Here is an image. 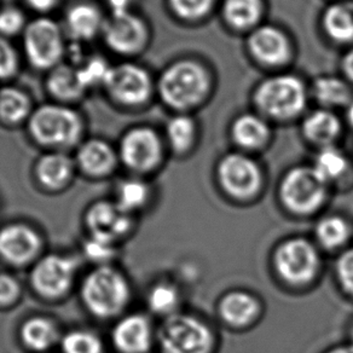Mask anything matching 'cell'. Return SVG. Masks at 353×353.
I'll list each match as a JSON object with an SVG mask.
<instances>
[{
	"instance_id": "obj_10",
	"label": "cell",
	"mask_w": 353,
	"mask_h": 353,
	"mask_svg": "<svg viewBox=\"0 0 353 353\" xmlns=\"http://www.w3.org/2000/svg\"><path fill=\"white\" fill-rule=\"evenodd\" d=\"M86 225L90 236L117 243L132 229V218L117 202L99 201L88 208Z\"/></svg>"
},
{
	"instance_id": "obj_30",
	"label": "cell",
	"mask_w": 353,
	"mask_h": 353,
	"mask_svg": "<svg viewBox=\"0 0 353 353\" xmlns=\"http://www.w3.org/2000/svg\"><path fill=\"white\" fill-rule=\"evenodd\" d=\"M314 96L325 105H343L350 102V88L336 78L319 79L314 83Z\"/></svg>"
},
{
	"instance_id": "obj_26",
	"label": "cell",
	"mask_w": 353,
	"mask_h": 353,
	"mask_svg": "<svg viewBox=\"0 0 353 353\" xmlns=\"http://www.w3.org/2000/svg\"><path fill=\"white\" fill-rule=\"evenodd\" d=\"M324 28L333 39L350 41L353 39V6L336 4L324 14Z\"/></svg>"
},
{
	"instance_id": "obj_19",
	"label": "cell",
	"mask_w": 353,
	"mask_h": 353,
	"mask_svg": "<svg viewBox=\"0 0 353 353\" xmlns=\"http://www.w3.org/2000/svg\"><path fill=\"white\" fill-rule=\"evenodd\" d=\"M73 171V162L67 155L52 152L40 159L35 174L45 189L59 190L68 184Z\"/></svg>"
},
{
	"instance_id": "obj_39",
	"label": "cell",
	"mask_w": 353,
	"mask_h": 353,
	"mask_svg": "<svg viewBox=\"0 0 353 353\" xmlns=\"http://www.w3.org/2000/svg\"><path fill=\"white\" fill-rule=\"evenodd\" d=\"M21 285L15 277L0 274V306H10L20 298Z\"/></svg>"
},
{
	"instance_id": "obj_24",
	"label": "cell",
	"mask_w": 353,
	"mask_h": 353,
	"mask_svg": "<svg viewBox=\"0 0 353 353\" xmlns=\"http://www.w3.org/2000/svg\"><path fill=\"white\" fill-rule=\"evenodd\" d=\"M49 88L51 94L61 99H78L85 90L77 68L65 64L59 65L50 74Z\"/></svg>"
},
{
	"instance_id": "obj_22",
	"label": "cell",
	"mask_w": 353,
	"mask_h": 353,
	"mask_svg": "<svg viewBox=\"0 0 353 353\" xmlns=\"http://www.w3.org/2000/svg\"><path fill=\"white\" fill-rule=\"evenodd\" d=\"M219 309L226 322L232 325H245L258 314V303L250 294L232 292L223 298Z\"/></svg>"
},
{
	"instance_id": "obj_7",
	"label": "cell",
	"mask_w": 353,
	"mask_h": 353,
	"mask_svg": "<svg viewBox=\"0 0 353 353\" xmlns=\"http://www.w3.org/2000/svg\"><path fill=\"white\" fill-rule=\"evenodd\" d=\"M281 194L285 205L290 210L306 213L316 210L323 202L325 182L314 168H294L285 176Z\"/></svg>"
},
{
	"instance_id": "obj_14",
	"label": "cell",
	"mask_w": 353,
	"mask_h": 353,
	"mask_svg": "<svg viewBox=\"0 0 353 353\" xmlns=\"http://www.w3.org/2000/svg\"><path fill=\"white\" fill-rule=\"evenodd\" d=\"M41 245V237L30 226L11 224L0 229V258L9 264H30L39 254Z\"/></svg>"
},
{
	"instance_id": "obj_36",
	"label": "cell",
	"mask_w": 353,
	"mask_h": 353,
	"mask_svg": "<svg viewBox=\"0 0 353 353\" xmlns=\"http://www.w3.org/2000/svg\"><path fill=\"white\" fill-rule=\"evenodd\" d=\"M77 70L83 88H86L88 86H96L99 83L105 85L112 68L109 67L107 61L101 57H94L83 62Z\"/></svg>"
},
{
	"instance_id": "obj_31",
	"label": "cell",
	"mask_w": 353,
	"mask_h": 353,
	"mask_svg": "<svg viewBox=\"0 0 353 353\" xmlns=\"http://www.w3.org/2000/svg\"><path fill=\"white\" fill-rule=\"evenodd\" d=\"M347 166V161L341 152L335 148H324L314 162V170L327 183L341 176Z\"/></svg>"
},
{
	"instance_id": "obj_25",
	"label": "cell",
	"mask_w": 353,
	"mask_h": 353,
	"mask_svg": "<svg viewBox=\"0 0 353 353\" xmlns=\"http://www.w3.org/2000/svg\"><path fill=\"white\" fill-rule=\"evenodd\" d=\"M340 132L338 118L330 112L319 110L305 120L304 133L310 141L319 144H328Z\"/></svg>"
},
{
	"instance_id": "obj_29",
	"label": "cell",
	"mask_w": 353,
	"mask_h": 353,
	"mask_svg": "<svg viewBox=\"0 0 353 353\" xmlns=\"http://www.w3.org/2000/svg\"><path fill=\"white\" fill-rule=\"evenodd\" d=\"M148 197L149 189L145 183L138 179H128L119 185L115 202L123 211L131 213L144 206L148 201Z\"/></svg>"
},
{
	"instance_id": "obj_4",
	"label": "cell",
	"mask_w": 353,
	"mask_h": 353,
	"mask_svg": "<svg viewBox=\"0 0 353 353\" xmlns=\"http://www.w3.org/2000/svg\"><path fill=\"white\" fill-rule=\"evenodd\" d=\"M305 102L304 86L292 75L268 79L255 92V103L272 118H293L304 108Z\"/></svg>"
},
{
	"instance_id": "obj_37",
	"label": "cell",
	"mask_w": 353,
	"mask_h": 353,
	"mask_svg": "<svg viewBox=\"0 0 353 353\" xmlns=\"http://www.w3.org/2000/svg\"><path fill=\"white\" fill-rule=\"evenodd\" d=\"M83 252L88 259L99 265H108L107 261L115 255V243L102 240L94 236H90L83 245Z\"/></svg>"
},
{
	"instance_id": "obj_1",
	"label": "cell",
	"mask_w": 353,
	"mask_h": 353,
	"mask_svg": "<svg viewBox=\"0 0 353 353\" xmlns=\"http://www.w3.org/2000/svg\"><path fill=\"white\" fill-rule=\"evenodd\" d=\"M131 298L126 277L110 265H99L83 280L81 299L86 309L99 319L121 314Z\"/></svg>"
},
{
	"instance_id": "obj_15",
	"label": "cell",
	"mask_w": 353,
	"mask_h": 353,
	"mask_svg": "<svg viewBox=\"0 0 353 353\" xmlns=\"http://www.w3.org/2000/svg\"><path fill=\"white\" fill-rule=\"evenodd\" d=\"M103 32L109 48L119 54L136 52L147 38V30L142 20L130 12L112 16L104 25Z\"/></svg>"
},
{
	"instance_id": "obj_28",
	"label": "cell",
	"mask_w": 353,
	"mask_h": 353,
	"mask_svg": "<svg viewBox=\"0 0 353 353\" xmlns=\"http://www.w3.org/2000/svg\"><path fill=\"white\" fill-rule=\"evenodd\" d=\"M260 0H225L224 16L236 28H248L254 25L260 16Z\"/></svg>"
},
{
	"instance_id": "obj_17",
	"label": "cell",
	"mask_w": 353,
	"mask_h": 353,
	"mask_svg": "<svg viewBox=\"0 0 353 353\" xmlns=\"http://www.w3.org/2000/svg\"><path fill=\"white\" fill-rule=\"evenodd\" d=\"M248 46L255 59L263 63H283L290 54V45L285 34L271 26L255 30L250 34Z\"/></svg>"
},
{
	"instance_id": "obj_45",
	"label": "cell",
	"mask_w": 353,
	"mask_h": 353,
	"mask_svg": "<svg viewBox=\"0 0 353 353\" xmlns=\"http://www.w3.org/2000/svg\"><path fill=\"white\" fill-rule=\"evenodd\" d=\"M343 65L345 73L353 81V49L345 56Z\"/></svg>"
},
{
	"instance_id": "obj_21",
	"label": "cell",
	"mask_w": 353,
	"mask_h": 353,
	"mask_svg": "<svg viewBox=\"0 0 353 353\" xmlns=\"http://www.w3.org/2000/svg\"><path fill=\"white\" fill-rule=\"evenodd\" d=\"M102 27V16L94 6L78 4L67 14V28L74 38L88 40L94 38Z\"/></svg>"
},
{
	"instance_id": "obj_2",
	"label": "cell",
	"mask_w": 353,
	"mask_h": 353,
	"mask_svg": "<svg viewBox=\"0 0 353 353\" xmlns=\"http://www.w3.org/2000/svg\"><path fill=\"white\" fill-rule=\"evenodd\" d=\"M161 97L172 108L185 109L201 101L208 88L206 70L194 61L172 64L159 83Z\"/></svg>"
},
{
	"instance_id": "obj_40",
	"label": "cell",
	"mask_w": 353,
	"mask_h": 353,
	"mask_svg": "<svg viewBox=\"0 0 353 353\" xmlns=\"http://www.w3.org/2000/svg\"><path fill=\"white\" fill-rule=\"evenodd\" d=\"M25 25V17L22 12L14 8L0 11V33L12 35L19 33Z\"/></svg>"
},
{
	"instance_id": "obj_20",
	"label": "cell",
	"mask_w": 353,
	"mask_h": 353,
	"mask_svg": "<svg viewBox=\"0 0 353 353\" xmlns=\"http://www.w3.org/2000/svg\"><path fill=\"white\" fill-rule=\"evenodd\" d=\"M57 325L45 317L27 319L21 328V339L27 347L33 351H46L59 340Z\"/></svg>"
},
{
	"instance_id": "obj_8",
	"label": "cell",
	"mask_w": 353,
	"mask_h": 353,
	"mask_svg": "<svg viewBox=\"0 0 353 353\" xmlns=\"http://www.w3.org/2000/svg\"><path fill=\"white\" fill-rule=\"evenodd\" d=\"M25 50L30 63L40 69L54 67L63 54V39L56 22L38 19L27 26Z\"/></svg>"
},
{
	"instance_id": "obj_18",
	"label": "cell",
	"mask_w": 353,
	"mask_h": 353,
	"mask_svg": "<svg viewBox=\"0 0 353 353\" xmlns=\"http://www.w3.org/2000/svg\"><path fill=\"white\" fill-rule=\"evenodd\" d=\"M78 163L88 176H103L113 171L117 155L108 143L92 139L79 149Z\"/></svg>"
},
{
	"instance_id": "obj_47",
	"label": "cell",
	"mask_w": 353,
	"mask_h": 353,
	"mask_svg": "<svg viewBox=\"0 0 353 353\" xmlns=\"http://www.w3.org/2000/svg\"><path fill=\"white\" fill-rule=\"evenodd\" d=\"M348 121L353 125V103L350 105L347 112Z\"/></svg>"
},
{
	"instance_id": "obj_5",
	"label": "cell",
	"mask_w": 353,
	"mask_h": 353,
	"mask_svg": "<svg viewBox=\"0 0 353 353\" xmlns=\"http://www.w3.org/2000/svg\"><path fill=\"white\" fill-rule=\"evenodd\" d=\"M159 338L165 353H208L211 348V333L206 325L185 314L167 319Z\"/></svg>"
},
{
	"instance_id": "obj_11",
	"label": "cell",
	"mask_w": 353,
	"mask_h": 353,
	"mask_svg": "<svg viewBox=\"0 0 353 353\" xmlns=\"http://www.w3.org/2000/svg\"><path fill=\"white\" fill-rule=\"evenodd\" d=\"M218 174L221 185L232 196L245 199L259 189V168L245 155L230 154L224 157L219 163Z\"/></svg>"
},
{
	"instance_id": "obj_13",
	"label": "cell",
	"mask_w": 353,
	"mask_h": 353,
	"mask_svg": "<svg viewBox=\"0 0 353 353\" xmlns=\"http://www.w3.org/2000/svg\"><path fill=\"white\" fill-rule=\"evenodd\" d=\"M105 86L114 99L125 104L142 103L152 91V81L147 72L130 63L112 68Z\"/></svg>"
},
{
	"instance_id": "obj_12",
	"label": "cell",
	"mask_w": 353,
	"mask_h": 353,
	"mask_svg": "<svg viewBox=\"0 0 353 353\" xmlns=\"http://www.w3.org/2000/svg\"><path fill=\"white\" fill-rule=\"evenodd\" d=\"M120 157L133 171H149L160 161L161 143L150 128H133L121 141Z\"/></svg>"
},
{
	"instance_id": "obj_46",
	"label": "cell",
	"mask_w": 353,
	"mask_h": 353,
	"mask_svg": "<svg viewBox=\"0 0 353 353\" xmlns=\"http://www.w3.org/2000/svg\"><path fill=\"white\" fill-rule=\"evenodd\" d=\"M328 353H353V345H351V346H343V347L335 348V350Z\"/></svg>"
},
{
	"instance_id": "obj_33",
	"label": "cell",
	"mask_w": 353,
	"mask_h": 353,
	"mask_svg": "<svg viewBox=\"0 0 353 353\" xmlns=\"http://www.w3.org/2000/svg\"><path fill=\"white\" fill-rule=\"evenodd\" d=\"M350 229L347 223L339 216H328L317 226V236L322 245L328 248H335L343 245L348 239Z\"/></svg>"
},
{
	"instance_id": "obj_48",
	"label": "cell",
	"mask_w": 353,
	"mask_h": 353,
	"mask_svg": "<svg viewBox=\"0 0 353 353\" xmlns=\"http://www.w3.org/2000/svg\"><path fill=\"white\" fill-rule=\"evenodd\" d=\"M352 338H353V333H352Z\"/></svg>"
},
{
	"instance_id": "obj_34",
	"label": "cell",
	"mask_w": 353,
	"mask_h": 353,
	"mask_svg": "<svg viewBox=\"0 0 353 353\" xmlns=\"http://www.w3.org/2000/svg\"><path fill=\"white\" fill-rule=\"evenodd\" d=\"M178 303V293L173 285L159 283L152 287L148 295L149 307L157 314H168L174 310Z\"/></svg>"
},
{
	"instance_id": "obj_38",
	"label": "cell",
	"mask_w": 353,
	"mask_h": 353,
	"mask_svg": "<svg viewBox=\"0 0 353 353\" xmlns=\"http://www.w3.org/2000/svg\"><path fill=\"white\" fill-rule=\"evenodd\" d=\"M213 0H170L176 15L184 19H197L211 9Z\"/></svg>"
},
{
	"instance_id": "obj_23",
	"label": "cell",
	"mask_w": 353,
	"mask_h": 353,
	"mask_svg": "<svg viewBox=\"0 0 353 353\" xmlns=\"http://www.w3.org/2000/svg\"><path fill=\"white\" fill-rule=\"evenodd\" d=\"M236 142L245 148H259L266 142L269 128L261 119L245 114L236 120L232 126Z\"/></svg>"
},
{
	"instance_id": "obj_16",
	"label": "cell",
	"mask_w": 353,
	"mask_h": 353,
	"mask_svg": "<svg viewBox=\"0 0 353 353\" xmlns=\"http://www.w3.org/2000/svg\"><path fill=\"white\" fill-rule=\"evenodd\" d=\"M112 339L121 353H145L152 343L150 323L141 314L126 316L114 327Z\"/></svg>"
},
{
	"instance_id": "obj_44",
	"label": "cell",
	"mask_w": 353,
	"mask_h": 353,
	"mask_svg": "<svg viewBox=\"0 0 353 353\" xmlns=\"http://www.w3.org/2000/svg\"><path fill=\"white\" fill-rule=\"evenodd\" d=\"M33 9L38 11H48L54 8L56 0H27Z\"/></svg>"
},
{
	"instance_id": "obj_6",
	"label": "cell",
	"mask_w": 353,
	"mask_h": 353,
	"mask_svg": "<svg viewBox=\"0 0 353 353\" xmlns=\"http://www.w3.org/2000/svg\"><path fill=\"white\" fill-rule=\"evenodd\" d=\"M78 261L67 255H46L34 265L30 281L38 294L57 299L67 294L73 285Z\"/></svg>"
},
{
	"instance_id": "obj_35",
	"label": "cell",
	"mask_w": 353,
	"mask_h": 353,
	"mask_svg": "<svg viewBox=\"0 0 353 353\" xmlns=\"http://www.w3.org/2000/svg\"><path fill=\"white\" fill-rule=\"evenodd\" d=\"M195 126L192 119L188 117H176L172 119L167 128V134L172 147L178 152L185 150L192 144Z\"/></svg>"
},
{
	"instance_id": "obj_3",
	"label": "cell",
	"mask_w": 353,
	"mask_h": 353,
	"mask_svg": "<svg viewBox=\"0 0 353 353\" xmlns=\"http://www.w3.org/2000/svg\"><path fill=\"white\" fill-rule=\"evenodd\" d=\"M81 120L72 109L44 105L30 119V130L37 142L49 147H70L81 134Z\"/></svg>"
},
{
	"instance_id": "obj_27",
	"label": "cell",
	"mask_w": 353,
	"mask_h": 353,
	"mask_svg": "<svg viewBox=\"0 0 353 353\" xmlns=\"http://www.w3.org/2000/svg\"><path fill=\"white\" fill-rule=\"evenodd\" d=\"M30 112V101L17 88L0 90V118L8 123H20Z\"/></svg>"
},
{
	"instance_id": "obj_9",
	"label": "cell",
	"mask_w": 353,
	"mask_h": 353,
	"mask_svg": "<svg viewBox=\"0 0 353 353\" xmlns=\"http://www.w3.org/2000/svg\"><path fill=\"white\" fill-rule=\"evenodd\" d=\"M276 269L290 283H306L317 270L319 256L314 247L303 239L285 242L275 255Z\"/></svg>"
},
{
	"instance_id": "obj_32",
	"label": "cell",
	"mask_w": 353,
	"mask_h": 353,
	"mask_svg": "<svg viewBox=\"0 0 353 353\" xmlns=\"http://www.w3.org/2000/svg\"><path fill=\"white\" fill-rule=\"evenodd\" d=\"M63 353H104L102 340L91 332L74 330L62 339Z\"/></svg>"
},
{
	"instance_id": "obj_41",
	"label": "cell",
	"mask_w": 353,
	"mask_h": 353,
	"mask_svg": "<svg viewBox=\"0 0 353 353\" xmlns=\"http://www.w3.org/2000/svg\"><path fill=\"white\" fill-rule=\"evenodd\" d=\"M17 69V54L6 39L0 38V79L10 78Z\"/></svg>"
},
{
	"instance_id": "obj_43",
	"label": "cell",
	"mask_w": 353,
	"mask_h": 353,
	"mask_svg": "<svg viewBox=\"0 0 353 353\" xmlns=\"http://www.w3.org/2000/svg\"><path fill=\"white\" fill-rule=\"evenodd\" d=\"M107 1L113 16L128 14L130 12L128 9L132 3V0H107Z\"/></svg>"
},
{
	"instance_id": "obj_42",
	"label": "cell",
	"mask_w": 353,
	"mask_h": 353,
	"mask_svg": "<svg viewBox=\"0 0 353 353\" xmlns=\"http://www.w3.org/2000/svg\"><path fill=\"white\" fill-rule=\"evenodd\" d=\"M338 275L345 290L353 294V248L343 253L339 259Z\"/></svg>"
}]
</instances>
